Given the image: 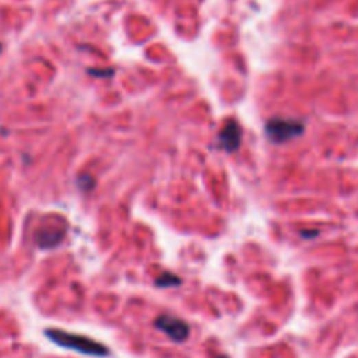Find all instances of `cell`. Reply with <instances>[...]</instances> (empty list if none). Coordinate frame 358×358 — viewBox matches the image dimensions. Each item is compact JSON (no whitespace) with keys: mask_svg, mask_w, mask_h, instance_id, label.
<instances>
[{"mask_svg":"<svg viewBox=\"0 0 358 358\" xmlns=\"http://www.w3.org/2000/svg\"><path fill=\"white\" fill-rule=\"evenodd\" d=\"M47 339L53 341L58 346L65 348V350L77 351V353L89 355V357H107L109 348L98 341L86 337V335L74 334V332L60 331V328H47L46 331Z\"/></svg>","mask_w":358,"mask_h":358,"instance_id":"6da1fadb","label":"cell"},{"mask_svg":"<svg viewBox=\"0 0 358 358\" xmlns=\"http://www.w3.org/2000/svg\"><path fill=\"white\" fill-rule=\"evenodd\" d=\"M304 133V124L298 119L275 118L266 122V135L275 144H285V142L298 138Z\"/></svg>","mask_w":358,"mask_h":358,"instance_id":"7a4b0ae2","label":"cell"},{"mask_svg":"<svg viewBox=\"0 0 358 358\" xmlns=\"http://www.w3.org/2000/svg\"><path fill=\"white\" fill-rule=\"evenodd\" d=\"M157 285H159V287L180 285V278H179V276L172 275V273H166V275L159 276V280H157Z\"/></svg>","mask_w":358,"mask_h":358,"instance_id":"8992f818","label":"cell"},{"mask_svg":"<svg viewBox=\"0 0 358 358\" xmlns=\"http://www.w3.org/2000/svg\"><path fill=\"white\" fill-rule=\"evenodd\" d=\"M156 328L163 331L170 339L177 341V343H182L189 337V325L180 318L170 317V315H163V317L157 318Z\"/></svg>","mask_w":358,"mask_h":358,"instance_id":"3957f363","label":"cell"},{"mask_svg":"<svg viewBox=\"0 0 358 358\" xmlns=\"http://www.w3.org/2000/svg\"><path fill=\"white\" fill-rule=\"evenodd\" d=\"M217 358H227V357H217Z\"/></svg>","mask_w":358,"mask_h":358,"instance_id":"52a82bcc","label":"cell"},{"mask_svg":"<svg viewBox=\"0 0 358 358\" xmlns=\"http://www.w3.org/2000/svg\"><path fill=\"white\" fill-rule=\"evenodd\" d=\"M241 138H243V131L241 126L236 121H229L219 133V144L225 153L233 154L240 149Z\"/></svg>","mask_w":358,"mask_h":358,"instance_id":"277c9868","label":"cell"},{"mask_svg":"<svg viewBox=\"0 0 358 358\" xmlns=\"http://www.w3.org/2000/svg\"><path fill=\"white\" fill-rule=\"evenodd\" d=\"M63 236H65V225H60L58 229L42 227L37 233V241L41 248H51L60 245L63 241Z\"/></svg>","mask_w":358,"mask_h":358,"instance_id":"5b68a950","label":"cell"},{"mask_svg":"<svg viewBox=\"0 0 358 358\" xmlns=\"http://www.w3.org/2000/svg\"><path fill=\"white\" fill-rule=\"evenodd\" d=\"M0 51H2V46H0Z\"/></svg>","mask_w":358,"mask_h":358,"instance_id":"ba28073f","label":"cell"}]
</instances>
